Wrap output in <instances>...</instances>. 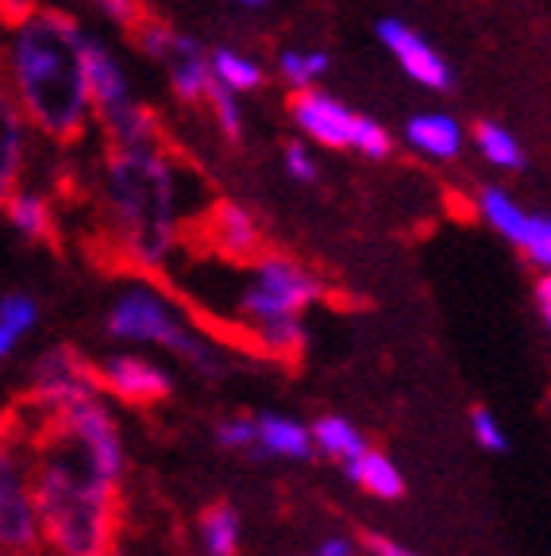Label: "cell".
<instances>
[{"mask_svg": "<svg viewBox=\"0 0 551 556\" xmlns=\"http://www.w3.org/2000/svg\"><path fill=\"white\" fill-rule=\"evenodd\" d=\"M9 31V86L20 113L54 143H74L93 121V97L81 66L86 27L59 9H31Z\"/></svg>", "mask_w": 551, "mask_h": 556, "instance_id": "1", "label": "cell"}, {"mask_svg": "<svg viewBox=\"0 0 551 556\" xmlns=\"http://www.w3.org/2000/svg\"><path fill=\"white\" fill-rule=\"evenodd\" d=\"M31 498L39 541L54 556H116L120 486L97 476L51 421L31 437Z\"/></svg>", "mask_w": 551, "mask_h": 556, "instance_id": "2", "label": "cell"}, {"mask_svg": "<svg viewBox=\"0 0 551 556\" xmlns=\"http://www.w3.org/2000/svg\"><path fill=\"white\" fill-rule=\"evenodd\" d=\"M104 208L113 240L139 270H158L181 236L178 170L163 148L108 151Z\"/></svg>", "mask_w": 551, "mask_h": 556, "instance_id": "3", "label": "cell"}, {"mask_svg": "<svg viewBox=\"0 0 551 556\" xmlns=\"http://www.w3.org/2000/svg\"><path fill=\"white\" fill-rule=\"evenodd\" d=\"M320 298H324V282L317 270H309L293 255L262 252L251 263V278L235 298V313L251 348L290 364L309 344L305 309H312Z\"/></svg>", "mask_w": 551, "mask_h": 556, "instance_id": "4", "label": "cell"}, {"mask_svg": "<svg viewBox=\"0 0 551 556\" xmlns=\"http://www.w3.org/2000/svg\"><path fill=\"white\" fill-rule=\"evenodd\" d=\"M104 332L113 340H128V344L163 348L205 379H220L228 371L225 348H216V340H208L197 325L185 321L178 305L151 282H131L116 298L108 317H104Z\"/></svg>", "mask_w": 551, "mask_h": 556, "instance_id": "5", "label": "cell"}, {"mask_svg": "<svg viewBox=\"0 0 551 556\" xmlns=\"http://www.w3.org/2000/svg\"><path fill=\"white\" fill-rule=\"evenodd\" d=\"M290 121L297 128V136L305 143H317L328 151H355L362 159H382L394 155V136L386 124H379L374 116L355 113L351 104H344L339 97L324 93V89H302L290 97Z\"/></svg>", "mask_w": 551, "mask_h": 556, "instance_id": "6", "label": "cell"}, {"mask_svg": "<svg viewBox=\"0 0 551 556\" xmlns=\"http://www.w3.org/2000/svg\"><path fill=\"white\" fill-rule=\"evenodd\" d=\"M39 545V518L31 498V464L20 433L0 426V553H31Z\"/></svg>", "mask_w": 551, "mask_h": 556, "instance_id": "7", "label": "cell"}, {"mask_svg": "<svg viewBox=\"0 0 551 556\" xmlns=\"http://www.w3.org/2000/svg\"><path fill=\"white\" fill-rule=\"evenodd\" d=\"M51 429H59L74 448L89 460V468L101 479L120 486L124 476H128V448H124L120 426H116L113 409L104 406V399H86L78 406H66L59 414L47 417Z\"/></svg>", "mask_w": 551, "mask_h": 556, "instance_id": "8", "label": "cell"}, {"mask_svg": "<svg viewBox=\"0 0 551 556\" xmlns=\"http://www.w3.org/2000/svg\"><path fill=\"white\" fill-rule=\"evenodd\" d=\"M97 394H101L97 364L81 356L78 348L54 344L35 359L31 382H27V402L35 409H43L47 417L66 406H78L86 399H97Z\"/></svg>", "mask_w": 551, "mask_h": 556, "instance_id": "9", "label": "cell"}, {"mask_svg": "<svg viewBox=\"0 0 551 556\" xmlns=\"http://www.w3.org/2000/svg\"><path fill=\"white\" fill-rule=\"evenodd\" d=\"M374 31H379V43L386 47V54L397 62V70H401L409 81H417V86L428 89V93H451V89H456V70H451V62L444 59L413 24L386 16V20H379Z\"/></svg>", "mask_w": 551, "mask_h": 556, "instance_id": "10", "label": "cell"}, {"mask_svg": "<svg viewBox=\"0 0 551 556\" xmlns=\"http://www.w3.org/2000/svg\"><path fill=\"white\" fill-rule=\"evenodd\" d=\"M97 379H101V394H113L116 402H128V406H158L174 394V375L136 352H116L101 359Z\"/></svg>", "mask_w": 551, "mask_h": 556, "instance_id": "11", "label": "cell"}, {"mask_svg": "<svg viewBox=\"0 0 551 556\" xmlns=\"http://www.w3.org/2000/svg\"><path fill=\"white\" fill-rule=\"evenodd\" d=\"M205 236H208V248H216L225 260L235 263H255L262 255V248H267L255 213L228 198L213 201V208L205 213Z\"/></svg>", "mask_w": 551, "mask_h": 556, "instance_id": "12", "label": "cell"}, {"mask_svg": "<svg viewBox=\"0 0 551 556\" xmlns=\"http://www.w3.org/2000/svg\"><path fill=\"white\" fill-rule=\"evenodd\" d=\"M81 66H86V86L93 97V116L104 109H116V104L136 101L131 97V81L124 74L120 59L113 54V47L97 39V35H81Z\"/></svg>", "mask_w": 551, "mask_h": 556, "instance_id": "13", "label": "cell"}, {"mask_svg": "<svg viewBox=\"0 0 551 556\" xmlns=\"http://www.w3.org/2000/svg\"><path fill=\"white\" fill-rule=\"evenodd\" d=\"M312 452H317L312 448V433L302 417L274 414V409L255 414V448H251L255 460L305 464V460H312Z\"/></svg>", "mask_w": 551, "mask_h": 556, "instance_id": "14", "label": "cell"}, {"mask_svg": "<svg viewBox=\"0 0 551 556\" xmlns=\"http://www.w3.org/2000/svg\"><path fill=\"white\" fill-rule=\"evenodd\" d=\"M401 139H406V148L417 151L421 159L428 163H456L466 148V131L463 124L456 121L451 113H417L406 121L401 128Z\"/></svg>", "mask_w": 551, "mask_h": 556, "instance_id": "15", "label": "cell"}, {"mask_svg": "<svg viewBox=\"0 0 551 556\" xmlns=\"http://www.w3.org/2000/svg\"><path fill=\"white\" fill-rule=\"evenodd\" d=\"M166 78H170V89L178 101H205L208 81H213V70H208V47L197 43L193 35L178 31L174 35L170 51L163 59Z\"/></svg>", "mask_w": 551, "mask_h": 556, "instance_id": "16", "label": "cell"}, {"mask_svg": "<svg viewBox=\"0 0 551 556\" xmlns=\"http://www.w3.org/2000/svg\"><path fill=\"white\" fill-rule=\"evenodd\" d=\"M27 155V121L12 97L9 78L0 74V208L12 190H20V170Z\"/></svg>", "mask_w": 551, "mask_h": 556, "instance_id": "17", "label": "cell"}, {"mask_svg": "<svg viewBox=\"0 0 551 556\" xmlns=\"http://www.w3.org/2000/svg\"><path fill=\"white\" fill-rule=\"evenodd\" d=\"M97 121H101L104 136H108V143H113V151L158 148V139H163V128H158L155 113L139 101L104 109V113H97Z\"/></svg>", "mask_w": 551, "mask_h": 556, "instance_id": "18", "label": "cell"}, {"mask_svg": "<svg viewBox=\"0 0 551 556\" xmlns=\"http://www.w3.org/2000/svg\"><path fill=\"white\" fill-rule=\"evenodd\" d=\"M309 433H312V448H317L320 456H328V460H336L339 468L355 464L362 452L371 448L367 433H362L351 417H344V414H320L309 426Z\"/></svg>", "mask_w": 551, "mask_h": 556, "instance_id": "19", "label": "cell"}, {"mask_svg": "<svg viewBox=\"0 0 551 556\" xmlns=\"http://www.w3.org/2000/svg\"><path fill=\"white\" fill-rule=\"evenodd\" d=\"M344 476L351 479L359 491L379 498V503H397V498L406 495V476H401V468H397L382 448H374V444L362 452L355 464H347Z\"/></svg>", "mask_w": 551, "mask_h": 556, "instance_id": "20", "label": "cell"}, {"mask_svg": "<svg viewBox=\"0 0 551 556\" xmlns=\"http://www.w3.org/2000/svg\"><path fill=\"white\" fill-rule=\"evenodd\" d=\"M474 208H478L483 225L494 228V232L505 243H513V248L521 243V236H525V228H528V217H533V208L521 205L505 186H483V190L474 193Z\"/></svg>", "mask_w": 551, "mask_h": 556, "instance_id": "21", "label": "cell"}, {"mask_svg": "<svg viewBox=\"0 0 551 556\" xmlns=\"http://www.w3.org/2000/svg\"><path fill=\"white\" fill-rule=\"evenodd\" d=\"M9 225L16 228L24 240L31 243H59V232H54V208L43 193L35 190H12L4 208H0Z\"/></svg>", "mask_w": 551, "mask_h": 556, "instance_id": "22", "label": "cell"}, {"mask_svg": "<svg viewBox=\"0 0 551 556\" xmlns=\"http://www.w3.org/2000/svg\"><path fill=\"white\" fill-rule=\"evenodd\" d=\"M208 70H213V81H220L232 93H255L267 81V70L259 59L235 51V47H208Z\"/></svg>", "mask_w": 551, "mask_h": 556, "instance_id": "23", "label": "cell"}, {"mask_svg": "<svg viewBox=\"0 0 551 556\" xmlns=\"http://www.w3.org/2000/svg\"><path fill=\"white\" fill-rule=\"evenodd\" d=\"M201 548L208 556H240L243 548V518L232 503H213L197 521Z\"/></svg>", "mask_w": 551, "mask_h": 556, "instance_id": "24", "label": "cell"}, {"mask_svg": "<svg viewBox=\"0 0 551 556\" xmlns=\"http://www.w3.org/2000/svg\"><path fill=\"white\" fill-rule=\"evenodd\" d=\"M471 143H474V151L486 159V163L498 166V170H505V174H521V170H525V163H528L525 148H521V139L498 121H478V124H474Z\"/></svg>", "mask_w": 551, "mask_h": 556, "instance_id": "25", "label": "cell"}, {"mask_svg": "<svg viewBox=\"0 0 551 556\" xmlns=\"http://www.w3.org/2000/svg\"><path fill=\"white\" fill-rule=\"evenodd\" d=\"M328 74V54L317 51V47H285L278 54V78L302 93V89H317L320 78Z\"/></svg>", "mask_w": 551, "mask_h": 556, "instance_id": "26", "label": "cell"}, {"mask_svg": "<svg viewBox=\"0 0 551 556\" xmlns=\"http://www.w3.org/2000/svg\"><path fill=\"white\" fill-rule=\"evenodd\" d=\"M205 104H208V113H213L216 128H220V136H225L228 143H240L243 131H247V116H243V101H240V93H232V89H225V86H220V81H208Z\"/></svg>", "mask_w": 551, "mask_h": 556, "instance_id": "27", "label": "cell"}, {"mask_svg": "<svg viewBox=\"0 0 551 556\" xmlns=\"http://www.w3.org/2000/svg\"><path fill=\"white\" fill-rule=\"evenodd\" d=\"M517 252L533 263L536 270H551V213H533L528 228L521 236Z\"/></svg>", "mask_w": 551, "mask_h": 556, "instance_id": "28", "label": "cell"}, {"mask_svg": "<svg viewBox=\"0 0 551 556\" xmlns=\"http://www.w3.org/2000/svg\"><path fill=\"white\" fill-rule=\"evenodd\" d=\"M39 325V302L27 294H4L0 298V329L12 337H27Z\"/></svg>", "mask_w": 551, "mask_h": 556, "instance_id": "29", "label": "cell"}, {"mask_svg": "<svg viewBox=\"0 0 551 556\" xmlns=\"http://www.w3.org/2000/svg\"><path fill=\"white\" fill-rule=\"evenodd\" d=\"M466 429H471V437H474V444L483 452H509V433H505V426L498 421V414L494 409H486V406H474L471 414H466Z\"/></svg>", "mask_w": 551, "mask_h": 556, "instance_id": "30", "label": "cell"}, {"mask_svg": "<svg viewBox=\"0 0 551 556\" xmlns=\"http://www.w3.org/2000/svg\"><path fill=\"white\" fill-rule=\"evenodd\" d=\"M216 444L225 452H240V456H251L255 448V414H232V417H220L213 429Z\"/></svg>", "mask_w": 551, "mask_h": 556, "instance_id": "31", "label": "cell"}, {"mask_svg": "<svg viewBox=\"0 0 551 556\" xmlns=\"http://www.w3.org/2000/svg\"><path fill=\"white\" fill-rule=\"evenodd\" d=\"M282 166L297 186H309L320 178V163H317V155H312V143H305V139H290V143H285Z\"/></svg>", "mask_w": 551, "mask_h": 556, "instance_id": "32", "label": "cell"}, {"mask_svg": "<svg viewBox=\"0 0 551 556\" xmlns=\"http://www.w3.org/2000/svg\"><path fill=\"white\" fill-rule=\"evenodd\" d=\"M97 9H101V16L108 20V24L124 27L128 35L151 16V12H146V0H97Z\"/></svg>", "mask_w": 551, "mask_h": 556, "instance_id": "33", "label": "cell"}, {"mask_svg": "<svg viewBox=\"0 0 551 556\" xmlns=\"http://www.w3.org/2000/svg\"><path fill=\"white\" fill-rule=\"evenodd\" d=\"M359 553H367V556H421L417 548H409L406 541L389 538V533H362Z\"/></svg>", "mask_w": 551, "mask_h": 556, "instance_id": "34", "label": "cell"}, {"mask_svg": "<svg viewBox=\"0 0 551 556\" xmlns=\"http://www.w3.org/2000/svg\"><path fill=\"white\" fill-rule=\"evenodd\" d=\"M302 556H359V541L347 538V533H332V538L317 541V545Z\"/></svg>", "mask_w": 551, "mask_h": 556, "instance_id": "35", "label": "cell"}, {"mask_svg": "<svg viewBox=\"0 0 551 556\" xmlns=\"http://www.w3.org/2000/svg\"><path fill=\"white\" fill-rule=\"evenodd\" d=\"M533 302H536V309H540V321L551 337V270H540V278H536V287H533Z\"/></svg>", "mask_w": 551, "mask_h": 556, "instance_id": "36", "label": "cell"}, {"mask_svg": "<svg viewBox=\"0 0 551 556\" xmlns=\"http://www.w3.org/2000/svg\"><path fill=\"white\" fill-rule=\"evenodd\" d=\"M232 4H240V9H251V12H255V9H267L270 0H232Z\"/></svg>", "mask_w": 551, "mask_h": 556, "instance_id": "37", "label": "cell"}, {"mask_svg": "<svg viewBox=\"0 0 551 556\" xmlns=\"http://www.w3.org/2000/svg\"><path fill=\"white\" fill-rule=\"evenodd\" d=\"M16 556H35V553H16Z\"/></svg>", "mask_w": 551, "mask_h": 556, "instance_id": "38", "label": "cell"}]
</instances>
